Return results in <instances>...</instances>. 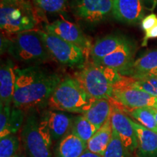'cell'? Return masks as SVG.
I'll return each instance as SVG.
<instances>
[{"instance_id": "1", "label": "cell", "mask_w": 157, "mask_h": 157, "mask_svg": "<svg viewBox=\"0 0 157 157\" xmlns=\"http://www.w3.org/2000/svg\"><path fill=\"white\" fill-rule=\"evenodd\" d=\"M61 80L57 74L36 66L16 68L13 105L24 111L48 105L50 96Z\"/></svg>"}, {"instance_id": "2", "label": "cell", "mask_w": 157, "mask_h": 157, "mask_svg": "<svg viewBox=\"0 0 157 157\" xmlns=\"http://www.w3.org/2000/svg\"><path fill=\"white\" fill-rule=\"evenodd\" d=\"M26 157H52V143L46 112L39 115L31 109L25 116L21 132Z\"/></svg>"}, {"instance_id": "3", "label": "cell", "mask_w": 157, "mask_h": 157, "mask_svg": "<svg viewBox=\"0 0 157 157\" xmlns=\"http://www.w3.org/2000/svg\"><path fill=\"white\" fill-rule=\"evenodd\" d=\"M82 66L75 74L82 89L95 100L113 98L114 85L123 77L119 71L94 62Z\"/></svg>"}, {"instance_id": "4", "label": "cell", "mask_w": 157, "mask_h": 157, "mask_svg": "<svg viewBox=\"0 0 157 157\" xmlns=\"http://www.w3.org/2000/svg\"><path fill=\"white\" fill-rule=\"evenodd\" d=\"M95 101L82 89L75 78L66 76L57 86L48 105L52 111L83 114Z\"/></svg>"}, {"instance_id": "5", "label": "cell", "mask_w": 157, "mask_h": 157, "mask_svg": "<svg viewBox=\"0 0 157 157\" xmlns=\"http://www.w3.org/2000/svg\"><path fill=\"white\" fill-rule=\"evenodd\" d=\"M7 49L19 61L37 63L50 59L51 55L39 30H30L15 34L10 40L1 39V50Z\"/></svg>"}, {"instance_id": "6", "label": "cell", "mask_w": 157, "mask_h": 157, "mask_svg": "<svg viewBox=\"0 0 157 157\" xmlns=\"http://www.w3.org/2000/svg\"><path fill=\"white\" fill-rule=\"evenodd\" d=\"M38 23L32 5L25 0H1L0 27L4 35L17 34L33 30Z\"/></svg>"}, {"instance_id": "7", "label": "cell", "mask_w": 157, "mask_h": 157, "mask_svg": "<svg viewBox=\"0 0 157 157\" xmlns=\"http://www.w3.org/2000/svg\"><path fill=\"white\" fill-rule=\"evenodd\" d=\"M39 33L51 56L60 63L70 66H82L84 64L87 54L79 47L46 31H39Z\"/></svg>"}, {"instance_id": "8", "label": "cell", "mask_w": 157, "mask_h": 157, "mask_svg": "<svg viewBox=\"0 0 157 157\" xmlns=\"http://www.w3.org/2000/svg\"><path fill=\"white\" fill-rule=\"evenodd\" d=\"M71 7L78 20L97 24L112 14L113 0H72Z\"/></svg>"}, {"instance_id": "9", "label": "cell", "mask_w": 157, "mask_h": 157, "mask_svg": "<svg viewBox=\"0 0 157 157\" xmlns=\"http://www.w3.org/2000/svg\"><path fill=\"white\" fill-rule=\"evenodd\" d=\"M46 32L60 37L63 40L74 44L87 52L91 50L90 42L81 29L75 23L66 20L59 19L45 25Z\"/></svg>"}, {"instance_id": "10", "label": "cell", "mask_w": 157, "mask_h": 157, "mask_svg": "<svg viewBox=\"0 0 157 157\" xmlns=\"http://www.w3.org/2000/svg\"><path fill=\"white\" fill-rule=\"evenodd\" d=\"M113 99L121 106L127 109H135L139 108H156L157 98L150 94L129 87H113Z\"/></svg>"}, {"instance_id": "11", "label": "cell", "mask_w": 157, "mask_h": 157, "mask_svg": "<svg viewBox=\"0 0 157 157\" xmlns=\"http://www.w3.org/2000/svg\"><path fill=\"white\" fill-rule=\"evenodd\" d=\"M111 122L112 129L117 132L121 142L129 151L131 153L135 151L137 147V140L132 120L119 106L113 105V104Z\"/></svg>"}, {"instance_id": "12", "label": "cell", "mask_w": 157, "mask_h": 157, "mask_svg": "<svg viewBox=\"0 0 157 157\" xmlns=\"http://www.w3.org/2000/svg\"><path fill=\"white\" fill-rule=\"evenodd\" d=\"M112 15L124 23H139L144 15V0H113Z\"/></svg>"}, {"instance_id": "13", "label": "cell", "mask_w": 157, "mask_h": 157, "mask_svg": "<svg viewBox=\"0 0 157 157\" xmlns=\"http://www.w3.org/2000/svg\"><path fill=\"white\" fill-rule=\"evenodd\" d=\"M0 137L16 134L24 124L25 111L13 105H0Z\"/></svg>"}, {"instance_id": "14", "label": "cell", "mask_w": 157, "mask_h": 157, "mask_svg": "<svg viewBox=\"0 0 157 157\" xmlns=\"http://www.w3.org/2000/svg\"><path fill=\"white\" fill-rule=\"evenodd\" d=\"M16 68L10 60L2 63L0 68V105H13Z\"/></svg>"}, {"instance_id": "15", "label": "cell", "mask_w": 157, "mask_h": 157, "mask_svg": "<svg viewBox=\"0 0 157 157\" xmlns=\"http://www.w3.org/2000/svg\"><path fill=\"white\" fill-rule=\"evenodd\" d=\"M136 133L137 157H157V133L132 121Z\"/></svg>"}, {"instance_id": "16", "label": "cell", "mask_w": 157, "mask_h": 157, "mask_svg": "<svg viewBox=\"0 0 157 157\" xmlns=\"http://www.w3.org/2000/svg\"><path fill=\"white\" fill-rule=\"evenodd\" d=\"M48 127L53 142L60 141L71 132L74 117L63 111H48L46 112Z\"/></svg>"}, {"instance_id": "17", "label": "cell", "mask_w": 157, "mask_h": 157, "mask_svg": "<svg viewBox=\"0 0 157 157\" xmlns=\"http://www.w3.org/2000/svg\"><path fill=\"white\" fill-rule=\"evenodd\" d=\"M133 53L132 44L127 39L114 52L95 62V63L113 68L120 72L132 62Z\"/></svg>"}, {"instance_id": "18", "label": "cell", "mask_w": 157, "mask_h": 157, "mask_svg": "<svg viewBox=\"0 0 157 157\" xmlns=\"http://www.w3.org/2000/svg\"><path fill=\"white\" fill-rule=\"evenodd\" d=\"M156 68L157 50H154L148 51L140 58L131 63L119 73L121 76L138 78L146 75Z\"/></svg>"}, {"instance_id": "19", "label": "cell", "mask_w": 157, "mask_h": 157, "mask_svg": "<svg viewBox=\"0 0 157 157\" xmlns=\"http://www.w3.org/2000/svg\"><path fill=\"white\" fill-rule=\"evenodd\" d=\"M87 150V143L68 133L58 141L55 156L56 157H79Z\"/></svg>"}, {"instance_id": "20", "label": "cell", "mask_w": 157, "mask_h": 157, "mask_svg": "<svg viewBox=\"0 0 157 157\" xmlns=\"http://www.w3.org/2000/svg\"><path fill=\"white\" fill-rule=\"evenodd\" d=\"M112 109L111 100H95L90 109L82 115L98 129L110 119Z\"/></svg>"}, {"instance_id": "21", "label": "cell", "mask_w": 157, "mask_h": 157, "mask_svg": "<svg viewBox=\"0 0 157 157\" xmlns=\"http://www.w3.org/2000/svg\"><path fill=\"white\" fill-rule=\"evenodd\" d=\"M126 40L127 39L119 34H109L99 39L90 50L93 62H97L112 53Z\"/></svg>"}, {"instance_id": "22", "label": "cell", "mask_w": 157, "mask_h": 157, "mask_svg": "<svg viewBox=\"0 0 157 157\" xmlns=\"http://www.w3.org/2000/svg\"><path fill=\"white\" fill-rule=\"evenodd\" d=\"M112 126L111 117L108 121L98 129L93 136L87 142V150L90 151L103 156L112 135Z\"/></svg>"}, {"instance_id": "23", "label": "cell", "mask_w": 157, "mask_h": 157, "mask_svg": "<svg viewBox=\"0 0 157 157\" xmlns=\"http://www.w3.org/2000/svg\"><path fill=\"white\" fill-rule=\"evenodd\" d=\"M114 87H129L143 90L157 98V76H143L138 78L124 76Z\"/></svg>"}, {"instance_id": "24", "label": "cell", "mask_w": 157, "mask_h": 157, "mask_svg": "<svg viewBox=\"0 0 157 157\" xmlns=\"http://www.w3.org/2000/svg\"><path fill=\"white\" fill-rule=\"evenodd\" d=\"M97 130L98 129L83 115L74 117L71 133L81 139L84 143H87Z\"/></svg>"}, {"instance_id": "25", "label": "cell", "mask_w": 157, "mask_h": 157, "mask_svg": "<svg viewBox=\"0 0 157 157\" xmlns=\"http://www.w3.org/2000/svg\"><path fill=\"white\" fill-rule=\"evenodd\" d=\"M150 108L129 109V113L134 119L138 121L141 125L157 133V122Z\"/></svg>"}, {"instance_id": "26", "label": "cell", "mask_w": 157, "mask_h": 157, "mask_svg": "<svg viewBox=\"0 0 157 157\" xmlns=\"http://www.w3.org/2000/svg\"><path fill=\"white\" fill-rule=\"evenodd\" d=\"M132 153L129 150L119 138V135L114 129L112 131L111 140L103 155V157H131Z\"/></svg>"}, {"instance_id": "27", "label": "cell", "mask_w": 157, "mask_h": 157, "mask_svg": "<svg viewBox=\"0 0 157 157\" xmlns=\"http://www.w3.org/2000/svg\"><path fill=\"white\" fill-rule=\"evenodd\" d=\"M20 140L15 134L7 135L0 139V157H15L18 154Z\"/></svg>"}, {"instance_id": "28", "label": "cell", "mask_w": 157, "mask_h": 157, "mask_svg": "<svg viewBox=\"0 0 157 157\" xmlns=\"http://www.w3.org/2000/svg\"><path fill=\"white\" fill-rule=\"evenodd\" d=\"M42 10L50 13H61L66 8L67 0H34Z\"/></svg>"}, {"instance_id": "29", "label": "cell", "mask_w": 157, "mask_h": 157, "mask_svg": "<svg viewBox=\"0 0 157 157\" xmlns=\"http://www.w3.org/2000/svg\"><path fill=\"white\" fill-rule=\"evenodd\" d=\"M156 24H157V15L154 13L147 15L141 21V27L145 32L153 28Z\"/></svg>"}, {"instance_id": "30", "label": "cell", "mask_w": 157, "mask_h": 157, "mask_svg": "<svg viewBox=\"0 0 157 157\" xmlns=\"http://www.w3.org/2000/svg\"><path fill=\"white\" fill-rule=\"evenodd\" d=\"M145 33L146 34H145L144 39H143V41L142 42L143 47L146 46L148 39L157 38V24L155 25L153 28L149 29V30L146 31Z\"/></svg>"}, {"instance_id": "31", "label": "cell", "mask_w": 157, "mask_h": 157, "mask_svg": "<svg viewBox=\"0 0 157 157\" xmlns=\"http://www.w3.org/2000/svg\"><path fill=\"white\" fill-rule=\"evenodd\" d=\"M79 157H103V156H101V155H99L98 154H95V153H93L90 151L87 150Z\"/></svg>"}, {"instance_id": "32", "label": "cell", "mask_w": 157, "mask_h": 157, "mask_svg": "<svg viewBox=\"0 0 157 157\" xmlns=\"http://www.w3.org/2000/svg\"><path fill=\"white\" fill-rule=\"evenodd\" d=\"M144 76H157V68H155V69L152 70L151 71H150L149 73H148L146 75ZM141 77V76H140Z\"/></svg>"}, {"instance_id": "33", "label": "cell", "mask_w": 157, "mask_h": 157, "mask_svg": "<svg viewBox=\"0 0 157 157\" xmlns=\"http://www.w3.org/2000/svg\"><path fill=\"white\" fill-rule=\"evenodd\" d=\"M150 109H151V111H152L153 114H154L155 117V119H156L157 122V109H156V108H150Z\"/></svg>"}, {"instance_id": "34", "label": "cell", "mask_w": 157, "mask_h": 157, "mask_svg": "<svg viewBox=\"0 0 157 157\" xmlns=\"http://www.w3.org/2000/svg\"><path fill=\"white\" fill-rule=\"evenodd\" d=\"M148 1L152 3L153 7H154H154H155V6H156V5L157 4V0H148Z\"/></svg>"}, {"instance_id": "35", "label": "cell", "mask_w": 157, "mask_h": 157, "mask_svg": "<svg viewBox=\"0 0 157 157\" xmlns=\"http://www.w3.org/2000/svg\"><path fill=\"white\" fill-rule=\"evenodd\" d=\"M15 157H26V156H25V155H24V154H21V153H18V154H17Z\"/></svg>"}, {"instance_id": "36", "label": "cell", "mask_w": 157, "mask_h": 157, "mask_svg": "<svg viewBox=\"0 0 157 157\" xmlns=\"http://www.w3.org/2000/svg\"><path fill=\"white\" fill-rule=\"evenodd\" d=\"M9 1H18V0H9Z\"/></svg>"}, {"instance_id": "37", "label": "cell", "mask_w": 157, "mask_h": 157, "mask_svg": "<svg viewBox=\"0 0 157 157\" xmlns=\"http://www.w3.org/2000/svg\"><path fill=\"white\" fill-rule=\"evenodd\" d=\"M156 109H157V105H156Z\"/></svg>"}]
</instances>
